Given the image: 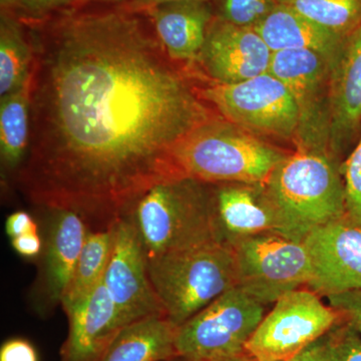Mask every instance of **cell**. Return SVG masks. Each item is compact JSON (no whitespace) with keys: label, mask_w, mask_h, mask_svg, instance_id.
<instances>
[{"label":"cell","mask_w":361,"mask_h":361,"mask_svg":"<svg viewBox=\"0 0 361 361\" xmlns=\"http://www.w3.org/2000/svg\"><path fill=\"white\" fill-rule=\"evenodd\" d=\"M25 21L30 134L16 177L30 203L106 229L152 188L186 177L176 149L220 115L170 58L146 11L80 4Z\"/></svg>","instance_id":"cell-1"},{"label":"cell","mask_w":361,"mask_h":361,"mask_svg":"<svg viewBox=\"0 0 361 361\" xmlns=\"http://www.w3.org/2000/svg\"><path fill=\"white\" fill-rule=\"evenodd\" d=\"M338 159L322 152L288 154L265 182L283 222L285 236L302 241L312 230L345 217V191Z\"/></svg>","instance_id":"cell-2"},{"label":"cell","mask_w":361,"mask_h":361,"mask_svg":"<svg viewBox=\"0 0 361 361\" xmlns=\"http://www.w3.org/2000/svg\"><path fill=\"white\" fill-rule=\"evenodd\" d=\"M289 153L219 116L197 128L176 149L186 177L205 183H265Z\"/></svg>","instance_id":"cell-3"},{"label":"cell","mask_w":361,"mask_h":361,"mask_svg":"<svg viewBox=\"0 0 361 361\" xmlns=\"http://www.w3.org/2000/svg\"><path fill=\"white\" fill-rule=\"evenodd\" d=\"M125 217L137 230L147 259L214 241L209 185L193 178L152 188Z\"/></svg>","instance_id":"cell-4"},{"label":"cell","mask_w":361,"mask_h":361,"mask_svg":"<svg viewBox=\"0 0 361 361\" xmlns=\"http://www.w3.org/2000/svg\"><path fill=\"white\" fill-rule=\"evenodd\" d=\"M152 285L176 327L237 286L234 251L215 241L148 259Z\"/></svg>","instance_id":"cell-5"},{"label":"cell","mask_w":361,"mask_h":361,"mask_svg":"<svg viewBox=\"0 0 361 361\" xmlns=\"http://www.w3.org/2000/svg\"><path fill=\"white\" fill-rule=\"evenodd\" d=\"M199 94L222 118L251 134L297 141L298 108L283 82L270 73L235 84L213 82Z\"/></svg>","instance_id":"cell-6"},{"label":"cell","mask_w":361,"mask_h":361,"mask_svg":"<svg viewBox=\"0 0 361 361\" xmlns=\"http://www.w3.org/2000/svg\"><path fill=\"white\" fill-rule=\"evenodd\" d=\"M265 316V306L233 287L177 329L179 357L211 361L245 353Z\"/></svg>","instance_id":"cell-7"},{"label":"cell","mask_w":361,"mask_h":361,"mask_svg":"<svg viewBox=\"0 0 361 361\" xmlns=\"http://www.w3.org/2000/svg\"><path fill=\"white\" fill-rule=\"evenodd\" d=\"M344 319L307 288L282 296L247 342L245 353L257 361H290Z\"/></svg>","instance_id":"cell-8"},{"label":"cell","mask_w":361,"mask_h":361,"mask_svg":"<svg viewBox=\"0 0 361 361\" xmlns=\"http://www.w3.org/2000/svg\"><path fill=\"white\" fill-rule=\"evenodd\" d=\"M233 251L237 287L262 305L310 282V259L302 241L267 233L244 240Z\"/></svg>","instance_id":"cell-9"},{"label":"cell","mask_w":361,"mask_h":361,"mask_svg":"<svg viewBox=\"0 0 361 361\" xmlns=\"http://www.w3.org/2000/svg\"><path fill=\"white\" fill-rule=\"evenodd\" d=\"M331 66L324 56L310 49L272 52L268 73L283 82L298 108L300 126L297 149L332 156L329 147Z\"/></svg>","instance_id":"cell-10"},{"label":"cell","mask_w":361,"mask_h":361,"mask_svg":"<svg viewBox=\"0 0 361 361\" xmlns=\"http://www.w3.org/2000/svg\"><path fill=\"white\" fill-rule=\"evenodd\" d=\"M208 185L214 241L233 250L244 240L257 235L278 233L285 236L283 222L265 183Z\"/></svg>","instance_id":"cell-11"},{"label":"cell","mask_w":361,"mask_h":361,"mask_svg":"<svg viewBox=\"0 0 361 361\" xmlns=\"http://www.w3.org/2000/svg\"><path fill=\"white\" fill-rule=\"evenodd\" d=\"M104 284L123 326L152 316L165 315L149 279L146 252L127 217L116 224L115 243Z\"/></svg>","instance_id":"cell-12"},{"label":"cell","mask_w":361,"mask_h":361,"mask_svg":"<svg viewBox=\"0 0 361 361\" xmlns=\"http://www.w3.org/2000/svg\"><path fill=\"white\" fill-rule=\"evenodd\" d=\"M44 247L32 300L39 314L61 305L71 283L90 227L78 214L66 209H45Z\"/></svg>","instance_id":"cell-13"},{"label":"cell","mask_w":361,"mask_h":361,"mask_svg":"<svg viewBox=\"0 0 361 361\" xmlns=\"http://www.w3.org/2000/svg\"><path fill=\"white\" fill-rule=\"evenodd\" d=\"M310 259L306 288L320 297L361 290V227L348 217L312 230L303 240Z\"/></svg>","instance_id":"cell-14"},{"label":"cell","mask_w":361,"mask_h":361,"mask_svg":"<svg viewBox=\"0 0 361 361\" xmlns=\"http://www.w3.org/2000/svg\"><path fill=\"white\" fill-rule=\"evenodd\" d=\"M272 51L254 28L214 18L196 61L218 84L244 82L269 71Z\"/></svg>","instance_id":"cell-15"},{"label":"cell","mask_w":361,"mask_h":361,"mask_svg":"<svg viewBox=\"0 0 361 361\" xmlns=\"http://www.w3.org/2000/svg\"><path fill=\"white\" fill-rule=\"evenodd\" d=\"M361 135V25L346 39L331 66L330 153L339 156Z\"/></svg>","instance_id":"cell-16"},{"label":"cell","mask_w":361,"mask_h":361,"mask_svg":"<svg viewBox=\"0 0 361 361\" xmlns=\"http://www.w3.org/2000/svg\"><path fill=\"white\" fill-rule=\"evenodd\" d=\"M65 312L68 334L61 361H101L125 329L104 280L87 298Z\"/></svg>","instance_id":"cell-17"},{"label":"cell","mask_w":361,"mask_h":361,"mask_svg":"<svg viewBox=\"0 0 361 361\" xmlns=\"http://www.w3.org/2000/svg\"><path fill=\"white\" fill-rule=\"evenodd\" d=\"M145 11L171 59L196 61L214 20L208 1L171 2Z\"/></svg>","instance_id":"cell-18"},{"label":"cell","mask_w":361,"mask_h":361,"mask_svg":"<svg viewBox=\"0 0 361 361\" xmlns=\"http://www.w3.org/2000/svg\"><path fill=\"white\" fill-rule=\"evenodd\" d=\"M254 30L272 52L310 49L322 54L331 66L348 39L330 32L290 7L279 4Z\"/></svg>","instance_id":"cell-19"},{"label":"cell","mask_w":361,"mask_h":361,"mask_svg":"<svg viewBox=\"0 0 361 361\" xmlns=\"http://www.w3.org/2000/svg\"><path fill=\"white\" fill-rule=\"evenodd\" d=\"M177 329L165 315L132 323L118 334L101 361H169L178 357Z\"/></svg>","instance_id":"cell-20"},{"label":"cell","mask_w":361,"mask_h":361,"mask_svg":"<svg viewBox=\"0 0 361 361\" xmlns=\"http://www.w3.org/2000/svg\"><path fill=\"white\" fill-rule=\"evenodd\" d=\"M33 49L25 20L1 11L0 16V94L23 89L30 82Z\"/></svg>","instance_id":"cell-21"},{"label":"cell","mask_w":361,"mask_h":361,"mask_svg":"<svg viewBox=\"0 0 361 361\" xmlns=\"http://www.w3.org/2000/svg\"><path fill=\"white\" fill-rule=\"evenodd\" d=\"M116 224L106 229H90L61 301L63 310L84 300L103 282L115 243Z\"/></svg>","instance_id":"cell-22"},{"label":"cell","mask_w":361,"mask_h":361,"mask_svg":"<svg viewBox=\"0 0 361 361\" xmlns=\"http://www.w3.org/2000/svg\"><path fill=\"white\" fill-rule=\"evenodd\" d=\"M30 134V87L1 97L0 152L4 167L16 171L23 165Z\"/></svg>","instance_id":"cell-23"},{"label":"cell","mask_w":361,"mask_h":361,"mask_svg":"<svg viewBox=\"0 0 361 361\" xmlns=\"http://www.w3.org/2000/svg\"><path fill=\"white\" fill-rule=\"evenodd\" d=\"M342 37L361 25V0H275Z\"/></svg>","instance_id":"cell-24"},{"label":"cell","mask_w":361,"mask_h":361,"mask_svg":"<svg viewBox=\"0 0 361 361\" xmlns=\"http://www.w3.org/2000/svg\"><path fill=\"white\" fill-rule=\"evenodd\" d=\"M277 6L275 0H221V20L254 28Z\"/></svg>","instance_id":"cell-25"},{"label":"cell","mask_w":361,"mask_h":361,"mask_svg":"<svg viewBox=\"0 0 361 361\" xmlns=\"http://www.w3.org/2000/svg\"><path fill=\"white\" fill-rule=\"evenodd\" d=\"M346 217L361 227V135L357 144L342 163Z\"/></svg>","instance_id":"cell-26"},{"label":"cell","mask_w":361,"mask_h":361,"mask_svg":"<svg viewBox=\"0 0 361 361\" xmlns=\"http://www.w3.org/2000/svg\"><path fill=\"white\" fill-rule=\"evenodd\" d=\"M329 334L338 361H361V336L345 319Z\"/></svg>","instance_id":"cell-27"},{"label":"cell","mask_w":361,"mask_h":361,"mask_svg":"<svg viewBox=\"0 0 361 361\" xmlns=\"http://www.w3.org/2000/svg\"><path fill=\"white\" fill-rule=\"evenodd\" d=\"M82 2V0H25L20 13L16 16L27 21L44 20Z\"/></svg>","instance_id":"cell-28"},{"label":"cell","mask_w":361,"mask_h":361,"mask_svg":"<svg viewBox=\"0 0 361 361\" xmlns=\"http://www.w3.org/2000/svg\"><path fill=\"white\" fill-rule=\"evenodd\" d=\"M329 305L338 311L361 336V290L343 292L327 297Z\"/></svg>","instance_id":"cell-29"},{"label":"cell","mask_w":361,"mask_h":361,"mask_svg":"<svg viewBox=\"0 0 361 361\" xmlns=\"http://www.w3.org/2000/svg\"><path fill=\"white\" fill-rule=\"evenodd\" d=\"M0 361H39L32 342L25 338H11L0 348Z\"/></svg>","instance_id":"cell-30"},{"label":"cell","mask_w":361,"mask_h":361,"mask_svg":"<svg viewBox=\"0 0 361 361\" xmlns=\"http://www.w3.org/2000/svg\"><path fill=\"white\" fill-rule=\"evenodd\" d=\"M292 361H338V360L330 341L329 334H327L301 351Z\"/></svg>","instance_id":"cell-31"},{"label":"cell","mask_w":361,"mask_h":361,"mask_svg":"<svg viewBox=\"0 0 361 361\" xmlns=\"http://www.w3.org/2000/svg\"><path fill=\"white\" fill-rule=\"evenodd\" d=\"M6 231L9 238L13 239L30 232H39V224L33 220L30 214L18 211L7 217Z\"/></svg>","instance_id":"cell-32"},{"label":"cell","mask_w":361,"mask_h":361,"mask_svg":"<svg viewBox=\"0 0 361 361\" xmlns=\"http://www.w3.org/2000/svg\"><path fill=\"white\" fill-rule=\"evenodd\" d=\"M11 240L14 250L25 258L39 257L44 247V241L39 232L26 233Z\"/></svg>","instance_id":"cell-33"},{"label":"cell","mask_w":361,"mask_h":361,"mask_svg":"<svg viewBox=\"0 0 361 361\" xmlns=\"http://www.w3.org/2000/svg\"><path fill=\"white\" fill-rule=\"evenodd\" d=\"M182 1H209V0H137V1L128 4L127 6L133 7L135 9L151 8V7L161 6V4H171V2H182Z\"/></svg>","instance_id":"cell-34"},{"label":"cell","mask_w":361,"mask_h":361,"mask_svg":"<svg viewBox=\"0 0 361 361\" xmlns=\"http://www.w3.org/2000/svg\"><path fill=\"white\" fill-rule=\"evenodd\" d=\"M25 0H0L1 11L18 14L23 6Z\"/></svg>","instance_id":"cell-35"},{"label":"cell","mask_w":361,"mask_h":361,"mask_svg":"<svg viewBox=\"0 0 361 361\" xmlns=\"http://www.w3.org/2000/svg\"><path fill=\"white\" fill-rule=\"evenodd\" d=\"M211 361H257L254 360L252 356L249 355L248 353H243L240 355L228 356V357L217 358Z\"/></svg>","instance_id":"cell-36"},{"label":"cell","mask_w":361,"mask_h":361,"mask_svg":"<svg viewBox=\"0 0 361 361\" xmlns=\"http://www.w3.org/2000/svg\"><path fill=\"white\" fill-rule=\"evenodd\" d=\"M137 0H82V4H128Z\"/></svg>","instance_id":"cell-37"},{"label":"cell","mask_w":361,"mask_h":361,"mask_svg":"<svg viewBox=\"0 0 361 361\" xmlns=\"http://www.w3.org/2000/svg\"><path fill=\"white\" fill-rule=\"evenodd\" d=\"M169 361H194V360H186V358L179 357V356H178V357L174 358V360H169Z\"/></svg>","instance_id":"cell-38"},{"label":"cell","mask_w":361,"mask_h":361,"mask_svg":"<svg viewBox=\"0 0 361 361\" xmlns=\"http://www.w3.org/2000/svg\"><path fill=\"white\" fill-rule=\"evenodd\" d=\"M290 361H292V360H290Z\"/></svg>","instance_id":"cell-39"}]
</instances>
